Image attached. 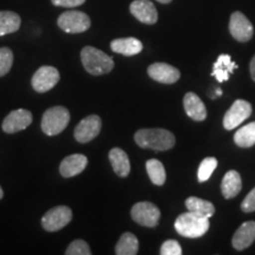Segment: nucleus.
<instances>
[{
    "label": "nucleus",
    "instance_id": "412c9836",
    "mask_svg": "<svg viewBox=\"0 0 255 255\" xmlns=\"http://www.w3.org/2000/svg\"><path fill=\"white\" fill-rule=\"evenodd\" d=\"M235 69H238V65L237 63L232 62L231 56L221 55L214 63L212 76H214L218 79V82L222 83L225 81H228L229 75L234 72Z\"/></svg>",
    "mask_w": 255,
    "mask_h": 255
},
{
    "label": "nucleus",
    "instance_id": "f257e3e1",
    "mask_svg": "<svg viewBox=\"0 0 255 255\" xmlns=\"http://www.w3.org/2000/svg\"><path fill=\"white\" fill-rule=\"evenodd\" d=\"M135 142L141 148L164 151L175 145V136L165 129H141L135 133Z\"/></svg>",
    "mask_w": 255,
    "mask_h": 255
},
{
    "label": "nucleus",
    "instance_id": "c85d7f7f",
    "mask_svg": "<svg viewBox=\"0 0 255 255\" xmlns=\"http://www.w3.org/2000/svg\"><path fill=\"white\" fill-rule=\"evenodd\" d=\"M66 255H90L91 250L84 240H75L65 251Z\"/></svg>",
    "mask_w": 255,
    "mask_h": 255
},
{
    "label": "nucleus",
    "instance_id": "ddd939ff",
    "mask_svg": "<svg viewBox=\"0 0 255 255\" xmlns=\"http://www.w3.org/2000/svg\"><path fill=\"white\" fill-rule=\"evenodd\" d=\"M130 12L143 24H156L158 19L157 9L150 0H135L130 4Z\"/></svg>",
    "mask_w": 255,
    "mask_h": 255
},
{
    "label": "nucleus",
    "instance_id": "4be33fe9",
    "mask_svg": "<svg viewBox=\"0 0 255 255\" xmlns=\"http://www.w3.org/2000/svg\"><path fill=\"white\" fill-rule=\"evenodd\" d=\"M21 19L13 11H0V37L19 30Z\"/></svg>",
    "mask_w": 255,
    "mask_h": 255
},
{
    "label": "nucleus",
    "instance_id": "f03ea898",
    "mask_svg": "<svg viewBox=\"0 0 255 255\" xmlns=\"http://www.w3.org/2000/svg\"><path fill=\"white\" fill-rule=\"evenodd\" d=\"M81 59L84 69L92 76L107 75L113 71L115 66L114 59L110 56L94 46L83 47Z\"/></svg>",
    "mask_w": 255,
    "mask_h": 255
},
{
    "label": "nucleus",
    "instance_id": "9d476101",
    "mask_svg": "<svg viewBox=\"0 0 255 255\" xmlns=\"http://www.w3.org/2000/svg\"><path fill=\"white\" fill-rule=\"evenodd\" d=\"M102 130V120L97 115H90V116L83 119L77 124L73 131L76 141L79 143H89L95 137L100 135Z\"/></svg>",
    "mask_w": 255,
    "mask_h": 255
},
{
    "label": "nucleus",
    "instance_id": "a878e982",
    "mask_svg": "<svg viewBox=\"0 0 255 255\" xmlns=\"http://www.w3.org/2000/svg\"><path fill=\"white\" fill-rule=\"evenodd\" d=\"M145 168L151 182L156 186H163L165 178H167V174H165V169L162 162L155 158L148 159L145 163Z\"/></svg>",
    "mask_w": 255,
    "mask_h": 255
},
{
    "label": "nucleus",
    "instance_id": "5701e85b",
    "mask_svg": "<svg viewBox=\"0 0 255 255\" xmlns=\"http://www.w3.org/2000/svg\"><path fill=\"white\" fill-rule=\"evenodd\" d=\"M186 207L190 212H194L196 214L208 219L212 218L215 213V207L212 202L195 196L188 197L186 200Z\"/></svg>",
    "mask_w": 255,
    "mask_h": 255
},
{
    "label": "nucleus",
    "instance_id": "72a5a7b5",
    "mask_svg": "<svg viewBox=\"0 0 255 255\" xmlns=\"http://www.w3.org/2000/svg\"><path fill=\"white\" fill-rule=\"evenodd\" d=\"M156 1L161 2V4H169V2H171L173 0H156Z\"/></svg>",
    "mask_w": 255,
    "mask_h": 255
},
{
    "label": "nucleus",
    "instance_id": "bb28decb",
    "mask_svg": "<svg viewBox=\"0 0 255 255\" xmlns=\"http://www.w3.org/2000/svg\"><path fill=\"white\" fill-rule=\"evenodd\" d=\"M218 167V159L215 157H207L201 162L199 170H197V178L200 182H206L208 181L212 174Z\"/></svg>",
    "mask_w": 255,
    "mask_h": 255
},
{
    "label": "nucleus",
    "instance_id": "423d86ee",
    "mask_svg": "<svg viewBox=\"0 0 255 255\" xmlns=\"http://www.w3.org/2000/svg\"><path fill=\"white\" fill-rule=\"evenodd\" d=\"M72 220V210L66 206H57L47 210L41 218V227L46 232H58Z\"/></svg>",
    "mask_w": 255,
    "mask_h": 255
},
{
    "label": "nucleus",
    "instance_id": "0eeeda50",
    "mask_svg": "<svg viewBox=\"0 0 255 255\" xmlns=\"http://www.w3.org/2000/svg\"><path fill=\"white\" fill-rule=\"evenodd\" d=\"M131 218L143 227L154 228L158 225L161 212L151 202H137L131 208Z\"/></svg>",
    "mask_w": 255,
    "mask_h": 255
},
{
    "label": "nucleus",
    "instance_id": "1a4fd4ad",
    "mask_svg": "<svg viewBox=\"0 0 255 255\" xmlns=\"http://www.w3.org/2000/svg\"><path fill=\"white\" fill-rule=\"evenodd\" d=\"M253 108L250 102L244 100H237L229 108L223 119V127L226 130H233L238 128L242 122H245L252 115Z\"/></svg>",
    "mask_w": 255,
    "mask_h": 255
},
{
    "label": "nucleus",
    "instance_id": "f8f14e48",
    "mask_svg": "<svg viewBox=\"0 0 255 255\" xmlns=\"http://www.w3.org/2000/svg\"><path fill=\"white\" fill-rule=\"evenodd\" d=\"M33 117L28 110L17 109L11 111L2 121L1 128L6 133H15L25 130L28 126H31Z\"/></svg>",
    "mask_w": 255,
    "mask_h": 255
},
{
    "label": "nucleus",
    "instance_id": "dca6fc26",
    "mask_svg": "<svg viewBox=\"0 0 255 255\" xmlns=\"http://www.w3.org/2000/svg\"><path fill=\"white\" fill-rule=\"evenodd\" d=\"M255 241V221L244 222L233 237V247L237 251H244Z\"/></svg>",
    "mask_w": 255,
    "mask_h": 255
},
{
    "label": "nucleus",
    "instance_id": "cd10ccee",
    "mask_svg": "<svg viewBox=\"0 0 255 255\" xmlns=\"http://www.w3.org/2000/svg\"><path fill=\"white\" fill-rule=\"evenodd\" d=\"M13 64V52L8 47H0V77L7 75Z\"/></svg>",
    "mask_w": 255,
    "mask_h": 255
},
{
    "label": "nucleus",
    "instance_id": "aec40b11",
    "mask_svg": "<svg viewBox=\"0 0 255 255\" xmlns=\"http://www.w3.org/2000/svg\"><path fill=\"white\" fill-rule=\"evenodd\" d=\"M242 189V180L240 174L237 170H229L223 176L221 182V191L225 199H233L240 193Z\"/></svg>",
    "mask_w": 255,
    "mask_h": 255
},
{
    "label": "nucleus",
    "instance_id": "a211bd4d",
    "mask_svg": "<svg viewBox=\"0 0 255 255\" xmlns=\"http://www.w3.org/2000/svg\"><path fill=\"white\" fill-rule=\"evenodd\" d=\"M110 47L114 52L130 57L138 55L139 52H142L143 44L141 43V40H138L137 38L133 37L119 38V39H115L111 41Z\"/></svg>",
    "mask_w": 255,
    "mask_h": 255
},
{
    "label": "nucleus",
    "instance_id": "f704fd0d",
    "mask_svg": "<svg viewBox=\"0 0 255 255\" xmlns=\"http://www.w3.org/2000/svg\"><path fill=\"white\" fill-rule=\"evenodd\" d=\"M2 197H4V191H2V188L0 187V200H1Z\"/></svg>",
    "mask_w": 255,
    "mask_h": 255
},
{
    "label": "nucleus",
    "instance_id": "f3484780",
    "mask_svg": "<svg viewBox=\"0 0 255 255\" xmlns=\"http://www.w3.org/2000/svg\"><path fill=\"white\" fill-rule=\"evenodd\" d=\"M183 107L186 114L189 116V119L201 122L205 121L207 117L206 105L202 100L194 92H188L183 98Z\"/></svg>",
    "mask_w": 255,
    "mask_h": 255
},
{
    "label": "nucleus",
    "instance_id": "c756f323",
    "mask_svg": "<svg viewBox=\"0 0 255 255\" xmlns=\"http://www.w3.org/2000/svg\"><path fill=\"white\" fill-rule=\"evenodd\" d=\"M159 253L162 255H181L182 254V247L176 240H167L161 246Z\"/></svg>",
    "mask_w": 255,
    "mask_h": 255
},
{
    "label": "nucleus",
    "instance_id": "473e14b6",
    "mask_svg": "<svg viewBox=\"0 0 255 255\" xmlns=\"http://www.w3.org/2000/svg\"><path fill=\"white\" fill-rule=\"evenodd\" d=\"M250 71H251V76L252 79L255 82V55L253 58L251 60V65H250Z\"/></svg>",
    "mask_w": 255,
    "mask_h": 255
},
{
    "label": "nucleus",
    "instance_id": "6e6552de",
    "mask_svg": "<svg viewBox=\"0 0 255 255\" xmlns=\"http://www.w3.org/2000/svg\"><path fill=\"white\" fill-rule=\"evenodd\" d=\"M59 79L60 76L58 70L53 66L45 65L41 66L34 72L31 79V85L34 91L44 94V92L52 90L58 84Z\"/></svg>",
    "mask_w": 255,
    "mask_h": 255
},
{
    "label": "nucleus",
    "instance_id": "4468645a",
    "mask_svg": "<svg viewBox=\"0 0 255 255\" xmlns=\"http://www.w3.org/2000/svg\"><path fill=\"white\" fill-rule=\"evenodd\" d=\"M149 77L163 84H174L181 77L178 69L165 63H154L148 68Z\"/></svg>",
    "mask_w": 255,
    "mask_h": 255
},
{
    "label": "nucleus",
    "instance_id": "6ab92c4d",
    "mask_svg": "<svg viewBox=\"0 0 255 255\" xmlns=\"http://www.w3.org/2000/svg\"><path fill=\"white\" fill-rule=\"evenodd\" d=\"M110 163L113 165L114 171L120 177H127L130 173V159L127 152L121 148H114L109 152Z\"/></svg>",
    "mask_w": 255,
    "mask_h": 255
},
{
    "label": "nucleus",
    "instance_id": "393cba45",
    "mask_svg": "<svg viewBox=\"0 0 255 255\" xmlns=\"http://www.w3.org/2000/svg\"><path fill=\"white\" fill-rule=\"evenodd\" d=\"M234 142L241 148H250L255 144V122L240 128L234 135Z\"/></svg>",
    "mask_w": 255,
    "mask_h": 255
},
{
    "label": "nucleus",
    "instance_id": "7c9ffc66",
    "mask_svg": "<svg viewBox=\"0 0 255 255\" xmlns=\"http://www.w3.org/2000/svg\"><path fill=\"white\" fill-rule=\"evenodd\" d=\"M241 209L245 213L255 212V188H253L241 203Z\"/></svg>",
    "mask_w": 255,
    "mask_h": 255
},
{
    "label": "nucleus",
    "instance_id": "39448f33",
    "mask_svg": "<svg viewBox=\"0 0 255 255\" xmlns=\"http://www.w3.org/2000/svg\"><path fill=\"white\" fill-rule=\"evenodd\" d=\"M57 24L66 33H83L91 26V19L81 11H66L58 17Z\"/></svg>",
    "mask_w": 255,
    "mask_h": 255
},
{
    "label": "nucleus",
    "instance_id": "7ed1b4c3",
    "mask_svg": "<svg viewBox=\"0 0 255 255\" xmlns=\"http://www.w3.org/2000/svg\"><path fill=\"white\" fill-rule=\"evenodd\" d=\"M175 229L180 235L188 239L203 237L209 229V219L201 216L194 212L181 214L175 221Z\"/></svg>",
    "mask_w": 255,
    "mask_h": 255
},
{
    "label": "nucleus",
    "instance_id": "2f4dec72",
    "mask_svg": "<svg viewBox=\"0 0 255 255\" xmlns=\"http://www.w3.org/2000/svg\"><path fill=\"white\" fill-rule=\"evenodd\" d=\"M51 2L55 6H58V7L73 8L84 4L85 0H51Z\"/></svg>",
    "mask_w": 255,
    "mask_h": 255
},
{
    "label": "nucleus",
    "instance_id": "2eb2a0df",
    "mask_svg": "<svg viewBox=\"0 0 255 255\" xmlns=\"http://www.w3.org/2000/svg\"><path fill=\"white\" fill-rule=\"evenodd\" d=\"M88 165L87 156L82 154H73L65 157L59 165V173L63 177L69 178L79 175L84 171Z\"/></svg>",
    "mask_w": 255,
    "mask_h": 255
},
{
    "label": "nucleus",
    "instance_id": "b1692460",
    "mask_svg": "<svg viewBox=\"0 0 255 255\" xmlns=\"http://www.w3.org/2000/svg\"><path fill=\"white\" fill-rule=\"evenodd\" d=\"M138 239L132 233H124L117 242L115 253L117 255H135L138 252Z\"/></svg>",
    "mask_w": 255,
    "mask_h": 255
},
{
    "label": "nucleus",
    "instance_id": "c9c22d12",
    "mask_svg": "<svg viewBox=\"0 0 255 255\" xmlns=\"http://www.w3.org/2000/svg\"><path fill=\"white\" fill-rule=\"evenodd\" d=\"M216 95H218V96H221L222 95L221 89H218V90H216Z\"/></svg>",
    "mask_w": 255,
    "mask_h": 255
},
{
    "label": "nucleus",
    "instance_id": "20e7f679",
    "mask_svg": "<svg viewBox=\"0 0 255 255\" xmlns=\"http://www.w3.org/2000/svg\"><path fill=\"white\" fill-rule=\"evenodd\" d=\"M70 122V113L64 107H52L47 109L41 119V130L47 136L59 135Z\"/></svg>",
    "mask_w": 255,
    "mask_h": 255
},
{
    "label": "nucleus",
    "instance_id": "9b49d317",
    "mask_svg": "<svg viewBox=\"0 0 255 255\" xmlns=\"http://www.w3.org/2000/svg\"><path fill=\"white\" fill-rule=\"evenodd\" d=\"M229 32L234 39L241 43L251 40L254 34V27L246 15L241 12H234L229 20Z\"/></svg>",
    "mask_w": 255,
    "mask_h": 255
}]
</instances>
